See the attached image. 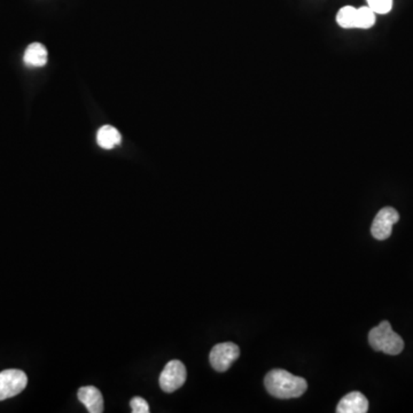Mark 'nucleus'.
<instances>
[{
	"instance_id": "1",
	"label": "nucleus",
	"mask_w": 413,
	"mask_h": 413,
	"mask_svg": "<svg viewBox=\"0 0 413 413\" xmlns=\"http://www.w3.org/2000/svg\"><path fill=\"white\" fill-rule=\"evenodd\" d=\"M265 388L277 399H297L306 393V379L294 376L285 369H272L264 379Z\"/></svg>"
},
{
	"instance_id": "2",
	"label": "nucleus",
	"mask_w": 413,
	"mask_h": 413,
	"mask_svg": "<svg viewBox=\"0 0 413 413\" xmlns=\"http://www.w3.org/2000/svg\"><path fill=\"white\" fill-rule=\"evenodd\" d=\"M369 342L376 352H382L387 355H399L404 349V341L394 332L387 320L369 331Z\"/></svg>"
},
{
	"instance_id": "3",
	"label": "nucleus",
	"mask_w": 413,
	"mask_h": 413,
	"mask_svg": "<svg viewBox=\"0 0 413 413\" xmlns=\"http://www.w3.org/2000/svg\"><path fill=\"white\" fill-rule=\"evenodd\" d=\"M28 384L26 373L21 369H5L0 372V401L9 399L24 392Z\"/></svg>"
},
{
	"instance_id": "4",
	"label": "nucleus",
	"mask_w": 413,
	"mask_h": 413,
	"mask_svg": "<svg viewBox=\"0 0 413 413\" xmlns=\"http://www.w3.org/2000/svg\"><path fill=\"white\" fill-rule=\"evenodd\" d=\"M186 367L181 361L169 362L161 373L160 387L166 393H174L186 382Z\"/></svg>"
},
{
	"instance_id": "5",
	"label": "nucleus",
	"mask_w": 413,
	"mask_h": 413,
	"mask_svg": "<svg viewBox=\"0 0 413 413\" xmlns=\"http://www.w3.org/2000/svg\"><path fill=\"white\" fill-rule=\"evenodd\" d=\"M240 356V349L233 342L216 344L210 352L209 361L217 372H225Z\"/></svg>"
},
{
	"instance_id": "6",
	"label": "nucleus",
	"mask_w": 413,
	"mask_h": 413,
	"mask_svg": "<svg viewBox=\"0 0 413 413\" xmlns=\"http://www.w3.org/2000/svg\"><path fill=\"white\" fill-rule=\"evenodd\" d=\"M399 219V214L393 206L382 208L373 221L371 233L377 240H386L389 238L393 231V225Z\"/></svg>"
},
{
	"instance_id": "7",
	"label": "nucleus",
	"mask_w": 413,
	"mask_h": 413,
	"mask_svg": "<svg viewBox=\"0 0 413 413\" xmlns=\"http://www.w3.org/2000/svg\"><path fill=\"white\" fill-rule=\"evenodd\" d=\"M369 411V401L359 392H352L339 402L337 412L365 413Z\"/></svg>"
},
{
	"instance_id": "8",
	"label": "nucleus",
	"mask_w": 413,
	"mask_h": 413,
	"mask_svg": "<svg viewBox=\"0 0 413 413\" xmlns=\"http://www.w3.org/2000/svg\"><path fill=\"white\" fill-rule=\"evenodd\" d=\"M79 399L85 405L90 413L104 412V399L98 388L85 386L79 388Z\"/></svg>"
},
{
	"instance_id": "9",
	"label": "nucleus",
	"mask_w": 413,
	"mask_h": 413,
	"mask_svg": "<svg viewBox=\"0 0 413 413\" xmlns=\"http://www.w3.org/2000/svg\"><path fill=\"white\" fill-rule=\"evenodd\" d=\"M24 61L29 67H44L47 64V50L41 43H34L26 47Z\"/></svg>"
},
{
	"instance_id": "10",
	"label": "nucleus",
	"mask_w": 413,
	"mask_h": 413,
	"mask_svg": "<svg viewBox=\"0 0 413 413\" xmlns=\"http://www.w3.org/2000/svg\"><path fill=\"white\" fill-rule=\"evenodd\" d=\"M121 139L122 138H121L119 132L117 131V129L111 126H102L101 129H99L98 134H96L98 145L105 149H111L115 146L119 145Z\"/></svg>"
},
{
	"instance_id": "11",
	"label": "nucleus",
	"mask_w": 413,
	"mask_h": 413,
	"mask_svg": "<svg viewBox=\"0 0 413 413\" xmlns=\"http://www.w3.org/2000/svg\"><path fill=\"white\" fill-rule=\"evenodd\" d=\"M337 24L344 29H357V9L344 6L339 9Z\"/></svg>"
},
{
	"instance_id": "12",
	"label": "nucleus",
	"mask_w": 413,
	"mask_h": 413,
	"mask_svg": "<svg viewBox=\"0 0 413 413\" xmlns=\"http://www.w3.org/2000/svg\"><path fill=\"white\" fill-rule=\"evenodd\" d=\"M376 13L369 6L357 9V29H369L376 24Z\"/></svg>"
},
{
	"instance_id": "13",
	"label": "nucleus",
	"mask_w": 413,
	"mask_h": 413,
	"mask_svg": "<svg viewBox=\"0 0 413 413\" xmlns=\"http://www.w3.org/2000/svg\"><path fill=\"white\" fill-rule=\"evenodd\" d=\"M367 6L376 14H387L393 9V0H367Z\"/></svg>"
},
{
	"instance_id": "14",
	"label": "nucleus",
	"mask_w": 413,
	"mask_h": 413,
	"mask_svg": "<svg viewBox=\"0 0 413 413\" xmlns=\"http://www.w3.org/2000/svg\"><path fill=\"white\" fill-rule=\"evenodd\" d=\"M130 407H131V411L134 413H149V405L146 399H141V397H134L130 402Z\"/></svg>"
}]
</instances>
